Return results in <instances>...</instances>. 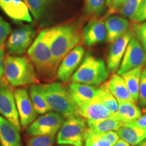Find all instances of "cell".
<instances>
[{
    "instance_id": "6da1fadb",
    "label": "cell",
    "mask_w": 146,
    "mask_h": 146,
    "mask_svg": "<svg viewBox=\"0 0 146 146\" xmlns=\"http://www.w3.org/2000/svg\"><path fill=\"white\" fill-rule=\"evenodd\" d=\"M29 58L37 74L47 81H52L57 75L58 67L51 52L47 29L42 31L28 49Z\"/></svg>"
},
{
    "instance_id": "7a4b0ae2",
    "label": "cell",
    "mask_w": 146,
    "mask_h": 146,
    "mask_svg": "<svg viewBox=\"0 0 146 146\" xmlns=\"http://www.w3.org/2000/svg\"><path fill=\"white\" fill-rule=\"evenodd\" d=\"M47 31L51 52L58 67L65 56L77 46L81 40V35L77 27L70 24L47 29Z\"/></svg>"
},
{
    "instance_id": "3957f363",
    "label": "cell",
    "mask_w": 146,
    "mask_h": 146,
    "mask_svg": "<svg viewBox=\"0 0 146 146\" xmlns=\"http://www.w3.org/2000/svg\"><path fill=\"white\" fill-rule=\"evenodd\" d=\"M39 87L51 110L59 113L66 118L79 116L78 106L73 100L68 87L60 82L39 84Z\"/></svg>"
},
{
    "instance_id": "277c9868",
    "label": "cell",
    "mask_w": 146,
    "mask_h": 146,
    "mask_svg": "<svg viewBox=\"0 0 146 146\" xmlns=\"http://www.w3.org/2000/svg\"><path fill=\"white\" fill-rule=\"evenodd\" d=\"M5 81L12 87L38 84L36 70L27 56L7 55L4 60Z\"/></svg>"
},
{
    "instance_id": "5b68a950",
    "label": "cell",
    "mask_w": 146,
    "mask_h": 146,
    "mask_svg": "<svg viewBox=\"0 0 146 146\" xmlns=\"http://www.w3.org/2000/svg\"><path fill=\"white\" fill-rule=\"evenodd\" d=\"M110 74L104 60L97 58L87 52L83 61L72 74V83H79L91 85L100 86L106 81Z\"/></svg>"
},
{
    "instance_id": "8992f818",
    "label": "cell",
    "mask_w": 146,
    "mask_h": 146,
    "mask_svg": "<svg viewBox=\"0 0 146 146\" xmlns=\"http://www.w3.org/2000/svg\"><path fill=\"white\" fill-rule=\"evenodd\" d=\"M88 131L86 120L81 116L66 118L58 133L56 141L59 145L84 146Z\"/></svg>"
},
{
    "instance_id": "52a82bcc",
    "label": "cell",
    "mask_w": 146,
    "mask_h": 146,
    "mask_svg": "<svg viewBox=\"0 0 146 146\" xmlns=\"http://www.w3.org/2000/svg\"><path fill=\"white\" fill-rule=\"evenodd\" d=\"M36 33L35 29L31 25H22L16 28L11 33L5 42V45L8 54L13 56L25 54L32 45Z\"/></svg>"
},
{
    "instance_id": "ba28073f",
    "label": "cell",
    "mask_w": 146,
    "mask_h": 146,
    "mask_svg": "<svg viewBox=\"0 0 146 146\" xmlns=\"http://www.w3.org/2000/svg\"><path fill=\"white\" fill-rule=\"evenodd\" d=\"M64 118L56 112H48L35 119L27 128V133L31 136H55L64 123Z\"/></svg>"
},
{
    "instance_id": "9c48e42d",
    "label": "cell",
    "mask_w": 146,
    "mask_h": 146,
    "mask_svg": "<svg viewBox=\"0 0 146 146\" xmlns=\"http://www.w3.org/2000/svg\"><path fill=\"white\" fill-rule=\"evenodd\" d=\"M145 62V51L137 38L133 36L126 49L117 74L121 75L127 71L143 66Z\"/></svg>"
},
{
    "instance_id": "30bf717a",
    "label": "cell",
    "mask_w": 146,
    "mask_h": 146,
    "mask_svg": "<svg viewBox=\"0 0 146 146\" xmlns=\"http://www.w3.org/2000/svg\"><path fill=\"white\" fill-rule=\"evenodd\" d=\"M13 91L21 128L27 129L36 119L37 113L27 89L17 88Z\"/></svg>"
},
{
    "instance_id": "8fae6325",
    "label": "cell",
    "mask_w": 146,
    "mask_h": 146,
    "mask_svg": "<svg viewBox=\"0 0 146 146\" xmlns=\"http://www.w3.org/2000/svg\"><path fill=\"white\" fill-rule=\"evenodd\" d=\"M0 114L21 130L14 91L7 83L0 86Z\"/></svg>"
},
{
    "instance_id": "7c38bea8",
    "label": "cell",
    "mask_w": 146,
    "mask_h": 146,
    "mask_svg": "<svg viewBox=\"0 0 146 146\" xmlns=\"http://www.w3.org/2000/svg\"><path fill=\"white\" fill-rule=\"evenodd\" d=\"M85 56V50L77 45L62 60L57 70L56 77L62 82H68L78 68Z\"/></svg>"
},
{
    "instance_id": "4fadbf2b",
    "label": "cell",
    "mask_w": 146,
    "mask_h": 146,
    "mask_svg": "<svg viewBox=\"0 0 146 146\" xmlns=\"http://www.w3.org/2000/svg\"><path fill=\"white\" fill-rule=\"evenodd\" d=\"M133 36L132 31H129L123 36L111 43L112 45L108 52L106 65L110 72L114 73L118 70L127 45Z\"/></svg>"
},
{
    "instance_id": "5bb4252c",
    "label": "cell",
    "mask_w": 146,
    "mask_h": 146,
    "mask_svg": "<svg viewBox=\"0 0 146 146\" xmlns=\"http://www.w3.org/2000/svg\"><path fill=\"white\" fill-rule=\"evenodd\" d=\"M0 9L16 23H31L33 21L24 0H0Z\"/></svg>"
},
{
    "instance_id": "9a60e30c",
    "label": "cell",
    "mask_w": 146,
    "mask_h": 146,
    "mask_svg": "<svg viewBox=\"0 0 146 146\" xmlns=\"http://www.w3.org/2000/svg\"><path fill=\"white\" fill-rule=\"evenodd\" d=\"M78 116L90 121L106 119L111 116V113L103 104L98 95L89 102L78 107Z\"/></svg>"
},
{
    "instance_id": "2e32d148",
    "label": "cell",
    "mask_w": 146,
    "mask_h": 146,
    "mask_svg": "<svg viewBox=\"0 0 146 146\" xmlns=\"http://www.w3.org/2000/svg\"><path fill=\"white\" fill-rule=\"evenodd\" d=\"M83 39L87 46H94L107 40L104 21L97 18L91 19L83 29Z\"/></svg>"
},
{
    "instance_id": "e0dca14e",
    "label": "cell",
    "mask_w": 146,
    "mask_h": 146,
    "mask_svg": "<svg viewBox=\"0 0 146 146\" xmlns=\"http://www.w3.org/2000/svg\"><path fill=\"white\" fill-rule=\"evenodd\" d=\"M107 31V41L110 43L121 37L130 29V23L123 16L110 15L104 21Z\"/></svg>"
},
{
    "instance_id": "ac0fdd59",
    "label": "cell",
    "mask_w": 146,
    "mask_h": 146,
    "mask_svg": "<svg viewBox=\"0 0 146 146\" xmlns=\"http://www.w3.org/2000/svg\"><path fill=\"white\" fill-rule=\"evenodd\" d=\"M20 131L11 122L0 114L1 146H22Z\"/></svg>"
},
{
    "instance_id": "d6986e66",
    "label": "cell",
    "mask_w": 146,
    "mask_h": 146,
    "mask_svg": "<svg viewBox=\"0 0 146 146\" xmlns=\"http://www.w3.org/2000/svg\"><path fill=\"white\" fill-rule=\"evenodd\" d=\"M107 85L109 91L116 98L118 103L125 102L135 103L126 85L125 80L121 75H119L117 73L114 74L107 82Z\"/></svg>"
},
{
    "instance_id": "ffe728a7",
    "label": "cell",
    "mask_w": 146,
    "mask_h": 146,
    "mask_svg": "<svg viewBox=\"0 0 146 146\" xmlns=\"http://www.w3.org/2000/svg\"><path fill=\"white\" fill-rule=\"evenodd\" d=\"M68 89L78 107L94 98L98 91V88L96 87L79 83H72L68 86Z\"/></svg>"
},
{
    "instance_id": "44dd1931",
    "label": "cell",
    "mask_w": 146,
    "mask_h": 146,
    "mask_svg": "<svg viewBox=\"0 0 146 146\" xmlns=\"http://www.w3.org/2000/svg\"><path fill=\"white\" fill-rule=\"evenodd\" d=\"M141 116V111L135 103L131 102H125L118 103V109L111 117L127 124L137 120Z\"/></svg>"
},
{
    "instance_id": "7402d4cb",
    "label": "cell",
    "mask_w": 146,
    "mask_h": 146,
    "mask_svg": "<svg viewBox=\"0 0 146 146\" xmlns=\"http://www.w3.org/2000/svg\"><path fill=\"white\" fill-rule=\"evenodd\" d=\"M119 137L127 142L131 146H138L146 137V129L125 124L116 131Z\"/></svg>"
},
{
    "instance_id": "603a6c76",
    "label": "cell",
    "mask_w": 146,
    "mask_h": 146,
    "mask_svg": "<svg viewBox=\"0 0 146 146\" xmlns=\"http://www.w3.org/2000/svg\"><path fill=\"white\" fill-rule=\"evenodd\" d=\"M143 66L137 67L121 74L135 103H138L139 89Z\"/></svg>"
},
{
    "instance_id": "cb8c5ba5",
    "label": "cell",
    "mask_w": 146,
    "mask_h": 146,
    "mask_svg": "<svg viewBox=\"0 0 146 146\" xmlns=\"http://www.w3.org/2000/svg\"><path fill=\"white\" fill-rule=\"evenodd\" d=\"M87 123L89 130L97 133H104L111 131H116L125 125V123L111 116L98 121L87 120Z\"/></svg>"
},
{
    "instance_id": "d4e9b609",
    "label": "cell",
    "mask_w": 146,
    "mask_h": 146,
    "mask_svg": "<svg viewBox=\"0 0 146 146\" xmlns=\"http://www.w3.org/2000/svg\"><path fill=\"white\" fill-rule=\"evenodd\" d=\"M29 94L34 108L37 114L43 115L45 113L50 112V108L44 96L40 90L39 84H33L31 85Z\"/></svg>"
},
{
    "instance_id": "484cf974",
    "label": "cell",
    "mask_w": 146,
    "mask_h": 146,
    "mask_svg": "<svg viewBox=\"0 0 146 146\" xmlns=\"http://www.w3.org/2000/svg\"><path fill=\"white\" fill-rule=\"evenodd\" d=\"M97 95L111 114H114L117 112L118 102L109 91L107 82L103 83L100 85V87H98Z\"/></svg>"
},
{
    "instance_id": "4316f807",
    "label": "cell",
    "mask_w": 146,
    "mask_h": 146,
    "mask_svg": "<svg viewBox=\"0 0 146 146\" xmlns=\"http://www.w3.org/2000/svg\"><path fill=\"white\" fill-rule=\"evenodd\" d=\"M53 0H24L34 18L41 19Z\"/></svg>"
},
{
    "instance_id": "83f0119b",
    "label": "cell",
    "mask_w": 146,
    "mask_h": 146,
    "mask_svg": "<svg viewBox=\"0 0 146 146\" xmlns=\"http://www.w3.org/2000/svg\"><path fill=\"white\" fill-rule=\"evenodd\" d=\"M143 1V0H126L120 10V14L124 18L135 21Z\"/></svg>"
},
{
    "instance_id": "f1b7e54d",
    "label": "cell",
    "mask_w": 146,
    "mask_h": 146,
    "mask_svg": "<svg viewBox=\"0 0 146 146\" xmlns=\"http://www.w3.org/2000/svg\"><path fill=\"white\" fill-rule=\"evenodd\" d=\"M106 8V0H85V12L87 15L99 17L105 12Z\"/></svg>"
},
{
    "instance_id": "f546056e",
    "label": "cell",
    "mask_w": 146,
    "mask_h": 146,
    "mask_svg": "<svg viewBox=\"0 0 146 146\" xmlns=\"http://www.w3.org/2000/svg\"><path fill=\"white\" fill-rule=\"evenodd\" d=\"M84 146H112V145L102 138L100 133L92 132L88 129L84 141Z\"/></svg>"
},
{
    "instance_id": "4dcf8cb0",
    "label": "cell",
    "mask_w": 146,
    "mask_h": 146,
    "mask_svg": "<svg viewBox=\"0 0 146 146\" xmlns=\"http://www.w3.org/2000/svg\"><path fill=\"white\" fill-rule=\"evenodd\" d=\"M54 141L55 136H32L27 142V146H54Z\"/></svg>"
},
{
    "instance_id": "1f68e13d",
    "label": "cell",
    "mask_w": 146,
    "mask_h": 146,
    "mask_svg": "<svg viewBox=\"0 0 146 146\" xmlns=\"http://www.w3.org/2000/svg\"><path fill=\"white\" fill-rule=\"evenodd\" d=\"M138 103L142 108H146V68L142 70L139 89Z\"/></svg>"
},
{
    "instance_id": "d6a6232c",
    "label": "cell",
    "mask_w": 146,
    "mask_h": 146,
    "mask_svg": "<svg viewBox=\"0 0 146 146\" xmlns=\"http://www.w3.org/2000/svg\"><path fill=\"white\" fill-rule=\"evenodd\" d=\"M11 33H12V27L10 25L5 22L0 16V48L2 47Z\"/></svg>"
},
{
    "instance_id": "836d02e7",
    "label": "cell",
    "mask_w": 146,
    "mask_h": 146,
    "mask_svg": "<svg viewBox=\"0 0 146 146\" xmlns=\"http://www.w3.org/2000/svg\"><path fill=\"white\" fill-rule=\"evenodd\" d=\"M137 36L146 52V21L137 28Z\"/></svg>"
},
{
    "instance_id": "e575fe53",
    "label": "cell",
    "mask_w": 146,
    "mask_h": 146,
    "mask_svg": "<svg viewBox=\"0 0 146 146\" xmlns=\"http://www.w3.org/2000/svg\"><path fill=\"white\" fill-rule=\"evenodd\" d=\"M100 135H101L102 138L104 139L107 141H108L112 145H114V143H116L120 138L118 133H116V131H108V132L104 133H100Z\"/></svg>"
},
{
    "instance_id": "d590c367",
    "label": "cell",
    "mask_w": 146,
    "mask_h": 146,
    "mask_svg": "<svg viewBox=\"0 0 146 146\" xmlns=\"http://www.w3.org/2000/svg\"><path fill=\"white\" fill-rule=\"evenodd\" d=\"M5 52L4 50L1 47L0 48V86L6 83L7 81H5L4 76V60H5Z\"/></svg>"
},
{
    "instance_id": "8d00e7d4",
    "label": "cell",
    "mask_w": 146,
    "mask_h": 146,
    "mask_svg": "<svg viewBox=\"0 0 146 146\" xmlns=\"http://www.w3.org/2000/svg\"><path fill=\"white\" fill-rule=\"evenodd\" d=\"M146 21V0H143L139 10L137 14L134 22L142 23Z\"/></svg>"
},
{
    "instance_id": "74e56055",
    "label": "cell",
    "mask_w": 146,
    "mask_h": 146,
    "mask_svg": "<svg viewBox=\"0 0 146 146\" xmlns=\"http://www.w3.org/2000/svg\"><path fill=\"white\" fill-rule=\"evenodd\" d=\"M125 1L126 0H112L110 7L108 8V14L110 15H112L113 14L120 11Z\"/></svg>"
},
{
    "instance_id": "f35d334b",
    "label": "cell",
    "mask_w": 146,
    "mask_h": 146,
    "mask_svg": "<svg viewBox=\"0 0 146 146\" xmlns=\"http://www.w3.org/2000/svg\"><path fill=\"white\" fill-rule=\"evenodd\" d=\"M129 124H130L131 125L135 126V127L141 128V129H146V114L144 115V116H141L137 120L131 122V123H129Z\"/></svg>"
},
{
    "instance_id": "ab89813d",
    "label": "cell",
    "mask_w": 146,
    "mask_h": 146,
    "mask_svg": "<svg viewBox=\"0 0 146 146\" xmlns=\"http://www.w3.org/2000/svg\"><path fill=\"white\" fill-rule=\"evenodd\" d=\"M112 146H131V145H129L127 142H126L125 141H124V140L121 139H119L118 141Z\"/></svg>"
},
{
    "instance_id": "60d3db41",
    "label": "cell",
    "mask_w": 146,
    "mask_h": 146,
    "mask_svg": "<svg viewBox=\"0 0 146 146\" xmlns=\"http://www.w3.org/2000/svg\"><path fill=\"white\" fill-rule=\"evenodd\" d=\"M112 0H106V6L108 8H110L111 5V3H112Z\"/></svg>"
},
{
    "instance_id": "b9f144b4",
    "label": "cell",
    "mask_w": 146,
    "mask_h": 146,
    "mask_svg": "<svg viewBox=\"0 0 146 146\" xmlns=\"http://www.w3.org/2000/svg\"><path fill=\"white\" fill-rule=\"evenodd\" d=\"M138 146H146V137L144 139L143 141H142L141 143H140Z\"/></svg>"
},
{
    "instance_id": "7bdbcfd3",
    "label": "cell",
    "mask_w": 146,
    "mask_h": 146,
    "mask_svg": "<svg viewBox=\"0 0 146 146\" xmlns=\"http://www.w3.org/2000/svg\"><path fill=\"white\" fill-rule=\"evenodd\" d=\"M143 112L146 113V108H143Z\"/></svg>"
},
{
    "instance_id": "ee69618b",
    "label": "cell",
    "mask_w": 146,
    "mask_h": 146,
    "mask_svg": "<svg viewBox=\"0 0 146 146\" xmlns=\"http://www.w3.org/2000/svg\"><path fill=\"white\" fill-rule=\"evenodd\" d=\"M58 146H72V145H58Z\"/></svg>"
}]
</instances>
